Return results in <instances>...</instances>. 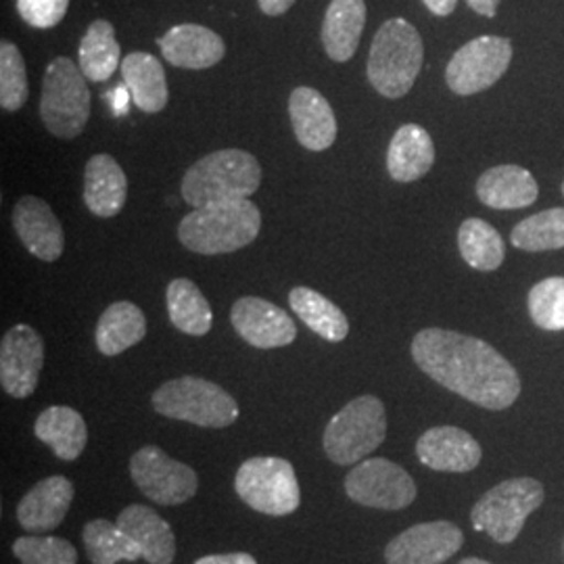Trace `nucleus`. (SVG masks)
Wrapping results in <instances>:
<instances>
[{
	"instance_id": "nucleus-39",
	"label": "nucleus",
	"mask_w": 564,
	"mask_h": 564,
	"mask_svg": "<svg viewBox=\"0 0 564 564\" xmlns=\"http://www.w3.org/2000/svg\"><path fill=\"white\" fill-rule=\"evenodd\" d=\"M195 564H258V561L247 552H232V554H212L203 556Z\"/></svg>"
},
{
	"instance_id": "nucleus-6",
	"label": "nucleus",
	"mask_w": 564,
	"mask_h": 564,
	"mask_svg": "<svg viewBox=\"0 0 564 564\" xmlns=\"http://www.w3.org/2000/svg\"><path fill=\"white\" fill-rule=\"evenodd\" d=\"M158 414L205 429H226L239 419V403L220 384L199 377H181L153 393Z\"/></svg>"
},
{
	"instance_id": "nucleus-36",
	"label": "nucleus",
	"mask_w": 564,
	"mask_h": 564,
	"mask_svg": "<svg viewBox=\"0 0 564 564\" xmlns=\"http://www.w3.org/2000/svg\"><path fill=\"white\" fill-rule=\"evenodd\" d=\"M533 323L544 330H564V276L538 282L527 297Z\"/></svg>"
},
{
	"instance_id": "nucleus-37",
	"label": "nucleus",
	"mask_w": 564,
	"mask_h": 564,
	"mask_svg": "<svg viewBox=\"0 0 564 564\" xmlns=\"http://www.w3.org/2000/svg\"><path fill=\"white\" fill-rule=\"evenodd\" d=\"M21 564H78V552L72 542L55 535H23L13 544Z\"/></svg>"
},
{
	"instance_id": "nucleus-8",
	"label": "nucleus",
	"mask_w": 564,
	"mask_h": 564,
	"mask_svg": "<svg viewBox=\"0 0 564 564\" xmlns=\"http://www.w3.org/2000/svg\"><path fill=\"white\" fill-rule=\"evenodd\" d=\"M544 485L531 477L508 479L479 498L470 521L475 531H485L498 544H512L531 512L544 505Z\"/></svg>"
},
{
	"instance_id": "nucleus-44",
	"label": "nucleus",
	"mask_w": 564,
	"mask_h": 564,
	"mask_svg": "<svg viewBox=\"0 0 564 564\" xmlns=\"http://www.w3.org/2000/svg\"><path fill=\"white\" fill-rule=\"evenodd\" d=\"M563 195H564V182H563Z\"/></svg>"
},
{
	"instance_id": "nucleus-2",
	"label": "nucleus",
	"mask_w": 564,
	"mask_h": 564,
	"mask_svg": "<svg viewBox=\"0 0 564 564\" xmlns=\"http://www.w3.org/2000/svg\"><path fill=\"white\" fill-rule=\"evenodd\" d=\"M262 165L242 149H220L193 163L182 178V199L193 209L214 203L241 202L258 193Z\"/></svg>"
},
{
	"instance_id": "nucleus-43",
	"label": "nucleus",
	"mask_w": 564,
	"mask_h": 564,
	"mask_svg": "<svg viewBox=\"0 0 564 564\" xmlns=\"http://www.w3.org/2000/svg\"><path fill=\"white\" fill-rule=\"evenodd\" d=\"M458 564H491L487 563V561H484V558H464V561H460Z\"/></svg>"
},
{
	"instance_id": "nucleus-3",
	"label": "nucleus",
	"mask_w": 564,
	"mask_h": 564,
	"mask_svg": "<svg viewBox=\"0 0 564 564\" xmlns=\"http://www.w3.org/2000/svg\"><path fill=\"white\" fill-rule=\"evenodd\" d=\"M260 230V207L249 199H241L193 209L181 220L178 239L193 253L220 256L251 245Z\"/></svg>"
},
{
	"instance_id": "nucleus-14",
	"label": "nucleus",
	"mask_w": 564,
	"mask_h": 564,
	"mask_svg": "<svg viewBox=\"0 0 564 564\" xmlns=\"http://www.w3.org/2000/svg\"><path fill=\"white\" fill-rule=\"evenodd\" d=\"M464 544L463 529L449 521L421 523L402 531L384 547L387 564H444Z\"/></svg>"
},
{
	"instance_id": "nucleus-13",
	"label": "nucleus",
	"mask_w": 564,
	"mask_h": 564,
	"mask_svg": "<svg viewBox=\"0 0 564 564\" xmlns=\"http://www.w3.org/2000/svg\"><path fill=\"white\" fill-rule=\"evenodd\" d=\"M44 366V343L28 324H15L9 328L0 343V384L4 393L15 400L30 398Z\"/></svg>"
},
{
	"instance_id": "nucleus-26",
	"label": "nucleus",
	"mask_w": 564,
	"mask_h": 564,
	"mask_svg": "<svg viewBox=\"0 0 564 564\" xmlns=\"http://www.w3.org/2000/svg\"><path fill=\"white\" fill-rule=\"evenodd\" d=\"M366 25L364 0H330L323 23V46L337 63H347L356 55Z\"/></svg>"
},
{
	"instance_id": "nucleus-27",
	"label": "nucleus",
	"mask_w": 564,
	"mask_h": 564,
	"mask_svg": "<svg viewBox=\"0 0 564 564\" xmlns=\"http://www.w3.org/2000/svg\"><path fill=\"white\" fill-rule=\"evenodd\" d=\"M34 433L42 444L48 445L53 454L65 460H78L88 444V426L80 412L67 405H51L42 412L34 424Z\"/></svg>"
},
{
	"instance_id": "nucleus-38",
	"label": "nucleus",
	"mask_w": 564,
	"mask_h": 564,
	"mask_svg": "<svg viewBox=\"0 0 564 564\" xmlns=\"http://www.w3.org/2000/svg\"><path fill=\"white\" fill-rule=\"evenodd\" d=\"M67 9L69 0H18L21 20L39 30L59 25L67 15Z\"/></svg>"
},
{
	"instance_id": "nucleus-34",
	"label": "nucleus",
	"mask_w": 564,
	"mask_h": 564,
	"mask_svg": "<svg viewBox=\"0 0 564 564\" xmlns=\"http://www.w3.org/2000/svg\"><path fill=\"white\" fill-rule=\"evenodd\" d=\"M510 242L529 253L554 251L564 247V209L552 207L517 224L510 232Z\"/></svg>"
},
{
	"instance_id": "nucleus-40",
	"label": "nucleus",
	"mask_w": 564,
	"mask_h": 564,
	"mask_svg": "<svg viewBox=\"0 0 564 564\" xmlns=\"http://www.w3.org/2000/svg\"><path fill=\"white\" fill-rule=\"evenodd\" d=\"M295 2H297V0H258L260 9H262L265 15H270V18L284 15Z\"/></svg>"
},
{
	"instance_id": "nucleus-28",
	"label": "nucleus",
	"mask_w": 564,
	"mask_h": 564,
	"mask_svg": "<svg viewBox=\"0 0 564 564\" xmlns=\"http://www.w3.org/2000/svg\"><path fill=\"white\" fill-rule=\"evenodd\" d=\"M144 335L147 318L141 307L132 302H116L102 312L95 330V341L102 356L111 358L141 343Z\"/></svg>"
},
{
	"instance_id": "nucleus-33",
	"label": "nucleus",
	"mask_w": 564,
	"mask_h": 564,
	"mask_svg": "<svg viewBox=\"0 0 564 564\" xmlns=\"http://www.w3.org/2000/svg\"><path fill=\"white\" fill-rule=\"evenodd\" d=\"M458 249L464 262L479 272L498 270L506 258V245L500 232L479 218H468L458 228Z\"/></svg>"
},
{
	"instance_id": "nucleus-1",
	"label": "nucleus",
	"mask_w": 564,
	"mask_h": 564,
	"mask_svg": "<svg viewBox=\"0 0 564 564\" xmlns=\"http://www.w3.org/2000/svg\"><path fill=\"white\" fill-rule=\"evenodd\" d=\"M412 358L426 377L485 410H506L521 395L514 366L489 343L445 328H424Z\"/></svg>"
},
{
	"instance_id": "nucleus-19",
	"label": "nucleus",
	"mask_w": 564,
	"mask_h": 564,
	"mask_svg": "<svg viewBox=\"0 0 564 564\" xmlns=\"http://www.w3.org/2000/svg\"><path fill=\"white\" fill-rule=\"evenodd\" d=\"M163 59L181 69H209L226 55L223 36L199 23H181L170 28L158 41Z\"/></svg>"
},
{
	"instance_id": "nucleus-22",
	"label": "nucleus",
	"mask_w": 564,
	"mask_h": 564,
	"mask_svg": "<svg viewBox=\"0 0 564 564\" xmlns=\"http://www.w3.org/2000/svg\"><path fill=\"white\" fill-rule=\"evenodd\" d=\"M128 199V178L111 155L90 158L84 170V203L99 218L118 216Z\"/></svg>"
},
{
	"instance_id": "nucleus-4",
	"label": "nucleus",
	"mask_w": 564,
	"mask_h": 564,
	"mask_svg": "<svg viewBox=\"0 0 564 564\" xmlns=\"http://www.w3.org/2000/svg\"><path fill=\"white\" fill-rule=\"evenodd\" d=\"M424 44L410 21H384L375 34L368 55V80L384 99H402L421 74Z\"/></svg>"
},
{
	"instance_id": "nucleus-23",
	"label": "nucleus",
	"mask_w": 564,
	"mask_h": 564,
	"mask_svg": "<svg viewBox=\"0 0 564 564\" xmlns=\"http://www.w3.org/2000/svg\"><path fill=\"white\" fill-rule=\"evenodd\" d=\"M435 163V144L419 123L402 126L387 149V170L395 182L421 181Z\"/></svg>"
},
{
	"instance_id": "nucleus-20",
	"label": "nucleus",
	"mask_w": 564,
	"mask_h": 564,
	"mask_svg": "<svg viewBox=\"0 0 564 564\" xmlns=\"http://www.w3.org/2000/svg\"><path fill=\"white\" fill-rule=\"evenodd\" d=\"M74 484L55 475L34 485L18 505V521L25 531L46 533L57 529L74 502Z\"/></svg>"
},
{
	"instance_id": "nucleus-18",
	"label": "nucleus",
	"mask_w": 564,
	"mask_h": 564,
	"mask_svg": "<svg viewBox=\"0 0 564 564\" xmlns=\"http://www.w3.org/2000/svg\"><path fill=\"white\" fill-rule=\"evenodd\" d=\"M289 116L297 141L307 151H326L337 141L335 111L316 88H295L289 97Z\"/></svg>"
},
{
	"instance_id": "nucleus-25",
	"label": "nucleus",
	"mask_w": 564,
	"mask_h": 564,
	"mask_svg": "<svg viewBox=\"0 0 564 564\" xmlns=\"http://www.w3.org/2000/svg\"><path fill=\"white\" fill-rule=\"evenodd\" d=\"M121 78L134 105L144 113H160L165 109L170 90L162 61L151 53H130L121 59Z\"/></svg>"
},
{
	"instance_id": "nucleus-35",
	"label": "nucleus",
	"mask_w": 564,
	"mask_h": 564,
	"mask_svg": "<svg viewBox=\"0 0 564 564\" xmlns=\"http://www.w3.org/2000/svg\"><path fill=\"white\" fill-rule=\"evenodd\" d=\"M28 72L20 48L13 42L0 44V107L9 113L20 111L28 101Z\"/></svg>"
},
{
	"instance_id": "nucleus-10",
	"label": "nucleus",
	"mask_w": 564,
	"mask_h": 564,
	"mask_svg": "<svg viewBox=\"0 0 564 564\" xmlns=\"http://www.w3.org/2000/svg\"><path fill=\"white\" fill-rule=\"evenodd\" d=\"M512 42L500 36H479L466 42L445 67V82L452 93L470 97L491 88L508 72Z\"/></svg>"
},
{
	"instance_id": "nucleus-15",
	"label": "nucleus",
	"mask_w": 564,
	"mask_h": 564,
	"mask_svg": "<svg viewBox=\"0 0 564 564\" xmlns=\"http://www.w3.org/2000/svg\"><path fill=\"white\" fill-rule=\"evenodd\" d=\"M230 323L242 341L258 349L286 347L297 339L293 318L272 302L262 297H241L230 310Z\"/></svg>"
},
{
	"instance_id": "nucleus-24",
	"label": "nucleus",
	"mask_w": 564,
	"mask_h": 564,
	"mask_svg": "<svg viewBox=\"0 0 564 564\" xmlns=\"http://www.w3.org/2000/svg\"><path fill=\"white\" fill-rule=\"evenodd\" d=\"M538 195L533 174L519 165H496L477 182L479 202L491 209H523L538 202Z\"/></svg>"
},
{
	"instance_id": "nucleus-41",
	"label": "nucleus",
	"mask_w": 564,
	"mask_h": 564,
	"mask_svg": "<svg viewBox=\"0 0 564 564\" xmlns=\"http://www.w3.org/2000/svg\"><path fill=\"white\" fill-rule=\"evenodd\" d=\"M423 2L424 7H426L433 15H437V18L452 15L454 9H456V4H458V0H423Z\"/></svg>"
},
{
	"instance_id": "nucleus-12",
	"label": "nucleus",
	"mask_w": 564,
	"mask_h": 564,
	"mask_svg": "<svg viewBox=\"0 0 564 564\" xmlns=\"http://www.w3.org/2000/svg\"><path fill=\"white\" fill-rule=\"evenodd\" d=\"M345 494L356 505L379 510H403L416 500L419 489L400 464L387 458H370L356 464L347 473Z\"/></svg>"
},
{
	"instance_id": "nucleus-5",
	"label": "nucleus",
	"mask_w": 564,
	"mask_h": 564,
	"mask_svg": "<svg viewBox=\"0 0 564 564\" xmlns=\"http://www.w3.org/2000/svg\"><path fill=\"white\" fill-rule=\"evenodd\" d=\"M80 65L67 57L51 61L42 78L41 118L61 141L78 139L90 120V88Z\"/></svg>"
},
{
	"instance_id": "nucleus-32",
	"label": "nucleus",
	"mask_w": 564,
	"mask_h": 564,
	"mask_svg": "<svg viewBox=\"0 0 564 564\" xmlns=\"http://www.w3.org/2000/svg\"><path fill=\"white\" fill-rule=\"evenodd\" d=\"M82 542L86 556L93 564H118L121 561L134 563L142 558L139 545L121 529L120 524L107 519H95L84 524Z\"/></svg>"
},
{
	"instance_id": "nucleus-9",
	"label": "nucleus",
	"mask_w": 564,
	"mask_h": 564,
	"mask_svg": "<svg viewBox=\"0 0 564 564\" xmlns=\"http://www.w3.org/2000/svg\"><path fill=\"white\" fill-rule=\"evenodd\" d=\"M235 489L245 505L268 517L293 514L302 491L293 464L274 456H258L241 464Z\"/></svg>"
},
{
	"instance_id": "nucleus-17",
	"label": "nucleus",
	"mask_w": 564,
	"mask_h": 564,
	"mask_svg": "<svg viewBox=\"0 0 564 564\" xmlns=\"http://www.w3.org/2000/svg\"><path fill=\"white\" fill-rule=\"evenodd\" d=\"M416 456L424 466L440 473H468L479 466L484 449L458 426H433L416 442Z\"/></svg>"
},
{
	"instance_id": "nucleus-42",
	"label": "nucleus",
	"mask_w": 564,
	"mask_h": 564,
	"mask_svg": "<svg viewBox=\"0 0 564 564\" xmlns=\"http://www.w3.org/2000/svg\"><path fill=\"white\" fill-rule=\"evenodd\" d=\"M466 2H468V7H470L475 13H479V15H484V18H496L498 4H500V0H466Z\"/></svg>"
},
{
	"instance_id": "nucleus-31",
	"label": "nucleus",
	"mask_w": 564,
	"mask_h": 564,
	"mask_svg": "<svg viewBox=\"0 0 564 564\" xmlns=\"http://www.w3.org/2000/svg\"><path fill=\"white\" fill-rule=\"evenodd\" d=\"M165 303H167L170 323L184 335L203 337L212 330V323H214L212 307L195 282L188 279H174L167 284Z\"/></svg>"
},
{
	"instance_id": "nucleus-30",
	"label": "nucleus",
	"mask_w": 564,
	"mask_h": 564,
	"mask_svg": "<svg viewBox=\"0 0 564 564\" xmlns=\"http://www.w3.org/2000/svg\"><path fill=\"white\" fill-rule=\"evenodd\" d=\"M82 74L93 82H107L121 67V46L107 20L93 21L78 48Z\"/></svg>"
},
{
	"instance_id": "nucleus-11",
	"label": "nucleus",
	"mask_w": 564,
	"mask_h": 564,
	"mask_svg": "<svg viewBox=\"0 0 564 564\" xmlns=\"http://www.w3.org/2000/svg\"><path fill=\"white\" fill-rule=\"evenodd\" d=\"M130 475L142 496L160 506L184 505L199 489L197 473L158 445H144L130 458Z\"/></svg>"
},
{
	"instance_id": "nucleus-21",
	"label": "nucleus",
	"mask_w": 564,
	"mask_h": 564,
	"mask_svg": "<svg viewBox=\"0 0 564 564\" xmlns=\"http://www.w3.org/2000/svg\"><path fill=\"white\" fill-rule=\"evenodd\" d=\"M121 529L139 545L149 564H172L176 558V538L170 523L149 506H126L118 514Z\"/></svg>"
},
{
	"instance_id": "nucleus-7",
	"label": "nucleus",
	"mask_w": 564,
	"mask_h": 564,
	"mask_svg": "<svg viewBox=\"0 0 564 564\" xmlns=\"http://www.w3.org/2000/svg\"><path fill=\"white\" fill-rule=\"evenodd\" d=\"M387 437V412L379 398L360 395L339 410L324 429V452L335 464L362 463Z\"/></svg>"
},
{
	"instance_id": "nucleus-29",
	"label": "nucleus",
	"mask_w": 564,
	"mask_h": 564,
	"mask_svg": "<svg viewBox=\"0 0 564 564\" xmlns=\"http://www.w3.org/2000/svg\"><path fill=\"white\" fill-rule=\"evenodd\" d=\"M291 310L310 330L326 341L341 343L349 335V323L341 307L310 286H295L289 293Z\"/></svg>"
},
{
	"instance_id": "nucleus-16",
	"label": "nucleus",
	"mask_w": 564,
	"mask_h": 564,
	"mask_svg": "<svg viewBox=\"0 0 564 564\" xmlns=\"http://www.w3.org/2000/svg\"><path fill=\"white\" fill-rule=\"evenodd\" d=\"M13 228L23 247L42 262H55L63 256L65 235L55 212L41 197L25 195L13 207Z\"/></svg>"
}]
</instances>
